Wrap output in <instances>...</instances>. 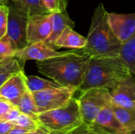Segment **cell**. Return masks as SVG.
<instances>
[{
  "mask_svg": "<svg viewBox=\"0 0 135 134\" xmlns=\"http://www.w3.org/2000/svg\"><path fill=\"white\" fill-rule=\"evenodd\" d=\"M112 103L122 107L135 105V76L131 75L110 90Z\"/></svg>",
  "mask_w": 135,
  "mask_h": 134,
  "instance_id": "7c38bea8",
  "label": "cell"
},
{
  "mask_svg": "<svg viewBox=\"0 0 135 134\" xmlns=\"http://www.w3.org/2000/svg\"><path fill=\"white\" fill-rule=\"evenodd\" d=\"M90 57L78 49L44 61H38V71L60 85L78 91L89 68Z\"/></svg>",
  "mask_w": 135,
  "mask_h": 134,
  "instance_id": "6da1fadb",
  "label": "cell"
},
{
  "mask_svg": "<svg viewBox=\"0 0 135 134\" xmlns=\"http://www.w3.org/2000/svg\"><path fill=\"white\" fill-rule=\"evenodd\" d=\"M43 2L51 13H60L66 10L67 0H43Z\"/></svg>",
  "mask_w": 135,
  "mask_h": 134,
  "instance_id": "cb8c5ba5",
  "label": "cell"
},
{
  "mask_svg": "<svg viewBox=\"0 0 135 134\" xmlns=\"http://www.w3.org/2000/svg\"><path fill=\"white\" fill-rule=\"evenodd\" d=\"M77 91L66 87L49 88L32 93L39 114L61 107L74 97Z\"/></svg>",
  "mask_w": 135,
  "mask_h": 134,
  "instance_id": "52a82bcc",
  "label": "cell"
},
{
  "mask_svg": "<svg viewBox=\"0 0 135 134\" xmlns=\"http://www.w3.org/2000/svg\"><path fill=\"white\" fill-rule=\"evenodd\" d=\"M15 125L12 122L0 119V134H6Z\"/></svg>",
  "mask_w": 135,
  "mask_h": 134,
  "instance_id": "f1b7e54d",
  "label": "cell"
},
{
  "mask_svg": "<svg viewBox=\"0 0 135 134\" xmlns=\"http://www.w3.org/2000/svg\"><path fill=\"white\" fill-rule=\"evenodd\" d=\"M108 21L115 36L122 43L135 34V13H108Z\"/></svg>",
  "mask_w": 135,
  "mask_h": 134,
  "instance_id": "30bf717a",
  "label": "cell"
},
{
  "mask_svg": "<svg viewBox=\"0 0 135 134\" xmlns=\"http://www.w3.org/2000/svg\"><path fill=\"white\" fill-rule=\"evenodd\" d=\"M119 55L129 68L132 75L135 76V34L122 44Z\"/></svg>",
  "mask_w": 135,
  "mask_h": 134,
  "instance_id": "e0dca14e",
  "label": "cell"
},
{
  "mask_svg": "<svg viewBox=\"0 0 135 134\" xmlns=\"http://www.w3.org/2000/svg\"><path fill=\"white\" fill-rule=\"evenodd\" d=\"M26 134H48L45 131H44L42 129H39V130H36V131H32V132H28V133H27Z\"/></svg>",
  "mask_w": 135,
  "mask_h": 134,
  "instance_id": "4dcf8cb0",
  "label": "cell"
},
{
  "mask_svg": "<svg viewBox=\"0 0 135 134\" xmlns=\"http://www.w3.org/2000/svg\"><path fill=\"white\" fill-rule=\"evenodd\" d=\"M4 60H5V59H4ZM4 60H1V61H0V64H1V63H2V62L4 61Z\"/></svg>",
  "mask_w": 135,
  "mask_h": 134,
  "instance_id": "836d02e7",
  "label": "cell"
},
{
  "mask_svg": "<svg viewBox=\"0 0 135 134\" xmlns=\"http://www.w3.org/2000/svg\"><path fill=\"white\" fill-rule=\"evenodd\" d=\"M27 133H28V131H27L25 129H22L19 126H15L6 134H26Z\"/></svg>",
  "mask_w": 135,
  "mask_h": 134,
  "instance_id": "f546056e",
  "label": "cell"
},
{
  "mask_svg": "<svg viewBox=\"0 0 135 134\" xmlns=\"http://www.w3.org/2000/svg\"><path fill=\"white\" fill-rule=\"evenodd\" d=\"M108 13L103 3L95 9L86 37V44L82 49H78L90 58L119 55L123 43L109 25Z\"/></svg>",
  "mask_w": 135,
  "mask_h": 134,
  "instance_id": "7a4b0ae2",
  "label": "cell"
},
{
  "mask_svg": "<svg viewBox=\"0 0 135 134\" xmlns=\"http://www.w3.org/2000/svg\"><path fill=\"white\" fill-rule=\"evenodd\" d=\"M22 70L24 67L14 57L5 59L0 64V88L9 77Z\"/></svg>",
  "mask_w": 135,
  "mask_h": 134,
  "instance_id": "ffe728a7",
  "label": "cell"
},
{
  "mask_svg": "<svg viewBox=\"0 0 135 134\" xmlns=\"http://www.w3.org/2000/svg\"><path fill=\"white\" fill-rule=\"evenodd\" d=\"M17 107L22 114L27 115L36 119L37 118L39 112L33 98V95L30 91L27 90L25 92L17 103Z\"/></svg>",
  "mask_w": 135,
  "mask_h": 134,
  "instance_id": "44dd1931",
  "label": "cell"
},
{
  "mask_svg": "<svg viewBox=\"0 0 135 134\" xmlns=\"http://www.w3.org/2000/svg\"><path fill=\"white\" fill-rule=\"evenodd\" d=\"M2 2H5V3L7 2V0H2Z\"/></svg>",
  "mask_w": 135,
  "mask_h": 134,
  "instance_id": "d6a6232c",
  "label": "cell"
},
{
  "mask_svg": "<svg viewBox=\"0 0 135 134\" xmlns=\"http://www.w3.org/2000/svg\"><path fill=\"white\" fill-rule=\"evenodd\" d=\"M87 42L86 37L80 35L72 27H66L55 43L54 48L58 50L62 47L71 49H82Z\"/></svg>",
  "mask_w": 135,
  "mask_h": 134,
  "instance_id": "5bb4252c",
  "label": "cell"
},
{
  "mask_svg": "<svg viewBox=\"0 0 135 134\" xmlns=\"http://www.w3.org/2000/svg\"><path fill=\"white\" fill-rule=\"evenodd\" d=\"M9 7L8 24L6 36L3 37L17 51L26 47L27 40V21L28 17L10 2H6Z\"/></svg>",
  "mask_w": 135,
  "mask_h": 134,
  "instance_id": "8992f818",
  "label": "cell"
},
{
  "mask_svg": "<svg viewBox=\"0 0 135 134\" xmlns=\"http://www.w3.org/2000/svg\"><path fill=\"white\" fill-rule=\"evenodd\" d=\"M66 134H110L96 123L83 122Z\"/></svg>",
  "mask_w": 135,
  "mask_h": 134,
  "instance_id": "7402d4cb",
  "label": "cell"
},
{
  "mask_svg": "<svg viewBox=\"0 0 135 134\" xmlns=\"http://www.w3.org/2000/svg\"><path fill=\"white\" fill-rule=\"evenodd\" d=\"M25 80H26L27 88L32 93L44 91V90L49 89V88L63 87L51 79L47 80V79L41 78V77L35 76V75L26 76Z\"/></svg>",
  "mask_w": 135,
  "mask_h": 134,
  "instance_id": "ac0fdd59",
  "label": "cell"
},
{
  "mask_svg": "<svg viewBox=\"0 0 135 134\" xmlns=\"http://www.w3.org/2000/svg\"><path fill=\"white\" fill-rule=\"evenodd\" d=\"M112 107L117 118L127 131L135 129V105L122 107L112 104Z\"/></svg>",
  "mask_w": 135,
  "mask_h": 134,
  "instance_id": "d6986e66",
  "label": "cell"
},
{
  "mask_svg": "<svg viewBox=\"0 0 135 134\" xmlns=\"http://www.w3.org/2000/svg\"><path fill=\"white\" fill-rule=\"evenodd\" d=\"M1 60H4V59H0V61H1Z\"/></svg>",
  "mask_w": 135,
  "mask_h": 134,
  "instance_id": "d590c367",
  "label": "cell"
},
{
  "mask_svg": "<svg viewBox=\"0 0 135 134\" xmlns=\"http://www.w3.org/2000/svg\"><path fill=\"white\" fill-rule=\"evenodd\" d=\"M15 105H13L9 101L0 98V119H2L3 117Z\"/></svg>",
  "mask_w": 135,
  "mask_h": 134,
  "instance_id": "4316f807",
  "label": "cell"
},
{
  "mask_svg": "<svg viewBox=\"0 0 135 134\" xmlns=\"http://www.w3.org/2000/svg\"><path fill=\"white\" fill-rule=\"evenodd\" d=\"M14 4L28 17L35 14H50L43 0H7Z\"/></svg>",
  "mask_w": 135,
  "mask_h": 134,
  "instance_id": "2e32d148",
  "label": "cell"
},
{
  "mask_svg": "<svg viewBox=\"0 0 135 134\" xmlns=\"http://www.w3.org/2000/svg\"><path fill=\"white\" fill-rule=\"evenodd\" d=\"M52 29V13L35 14L28 17L27 21V40L28 44L45 42Z\"/></svg>",
  "mask_w": 135,
  "mask_h": 134,
  "instance_id": "9c48e42d",
  "label": "cell"
},
{
  "mask_svg": "<svg viewBox=\"0 0 135 134\" xmlns=\"http://www.w3.org/2000/svg\"><path fill=\"white\" fill-rule=\"evenodd\" d=\"M21 114V112L20 111V110L17 108V106L13 107L2 118V120L12 122L13 124V122L18 118V117L20 116V115Z\"/></svg>",
  "mask_w": 135,
  "mask_h": 134,
  "instance_id": "83f0119b",
  "label": "cell"
},
{
  "mask_svg": "<svg viewBox=\"0 0 135 134\" xmlns=\"http://www.w3.org/2000/svg\"><path fill=\"white\" fill-rule=\"evenodd\" d=\"M0 3H2V2L1 0H0Z\"/></svg>",
  "mask_w": 135,
  "mask_h": 134,
  "instance_id": "e575fe53",
  "label": "cell"
},
{
  "mask_svg": "<svg viewBox=\"0 0 135 134\" xmlns=\"http://www.w3.org/2000/svg\"><path fill=\"white\" fill-rule=\"evenodd\" d=\"M74 21L69 17L66 10L60 13H52V29L50 36L45 42L54 48L55 41L64 31V29L68 26L74 28Z\"/></svg>",
  "mask_w": 135,
  "mask_h": 134,
  "instance_id": "9a60e30c",
  "label": "cell"
},
{
  "mask_svg": "<svg viewBox=\"0 0 135 134\" xmlns=\"http://www.w3.org/2000/svg\"><path fill=\"white\" fill-rule=\"evenodd\" d=\"M36 120L40 128L48 134H66L84 122L75 97L61 107L40 113Z\"/></svg>",
  "mask_w": 135,
  "mask_h": 134,
  "instance_id": "277c9868",
  "label": "cell"
},
{
  "mask_svg": "<svg viewBox=\"0 0 135 134\" xmlns=\"http://www.w3.org/2000/svg\"><path fill=\"white\" fill-rule=\"evenodd\" d=\"M9 7L6 3H0V39L3 38L7 31Z\"/></svg>",
  "mask_w": 135,
  "mask_h": 134,
  "instance_id": "d4e9b609",
  "label": "cell"
},
{
  "mask_svg": "<svg viewBox=\"0 0 135 134\" xmlns=\"http://www.w3.org/2000/svg\"><path fill=\"white\" fill-rule=\"evenodd\" d=\"M94 123L110 134H124L127 131L117 118L112 103L100 112Z\"/></svg>",
  "mask_w": 135,
  "mask_h": 134,
  "instance_id": "4fadbf2b",
  "label": "cell"
},
{
  "mask_svg": "<svg viewBox=\"0 0 135 134\" xmlns=\"http://www.w3.org/2000/svg\"><path fill=\"white\" fill-rule=\"evenodd\" d=\"M132 75L119 55L90 58L85 78L77 92L100 87L113 89L119 82Z\"/></svg>",
  "mask_w": 135,
  "mask_h": 134,
  "instance_id": "3957f363",
  "label": "cell"
},
{
  "mask_svg": "<svg viewBox=\"0 0 135 134\" xmlns=\"http://www.w3.org/2000/svg\"><path fill=\"white\" fill-rule=\"evenodd\" d=\"M17 51L6 39H0V59H6L14 57Z\"/></svg>",
  "mask_w": 135,
  "mask_h": 134,
  "instance_id": "484cf974",
  "label": "cell"
},
{
  "mask_svg": "<svg viewBox=\"0 0 135 134\" xmlns=\"http://www.w3.org/2000/svg\"><path fill=\"white\" fill-rule=\"evenodd\" d=\"M66 51H58L46 42H36L28 44L24 48L18 50L14 58L17 59L19 63L24 67L25 63L29 60L44 61L55 57L62 55Z\"/></svg>",
  "mask_w": 135,
  "mask_h": 134,
  "instance_id": "ba28073f",
  "label": "cell"
},
{
  "mask_svg": "<svg viewBox=\"0 0 135 134\" xmlns=\"http://www.w3.org/2000/svg\"><path fill=\"white\" fill-rule=\"evenodd\" d=\"M78 98L84 122L94 123L100 112L112 103L110 90L106 88H91L80 92Z\"/></svg>",
  "mask_w": 135,
  "mask_h": 134,
  "instance_id": "5b68a950",
  "label": "cell"
},
{
  "mask_svg": "<svg viewBox=\"0 0 135 134\" xmlns=\"http://www.w3.org/2000/svg\"><path fill=\"white\" fill-rule=\"evenodd\" d=\"M13 124L17 126H19L22 129H25V130L28 132L36 131L40 129L39 123L37 120L34 118H32L27 115L21 114L18 118L13 122Z\"/></svg>",
  "mask_w": 135,
  "mask_h": 134,
  "instance_id": "603a6c76",
  "label": "cell"
},
{
  "mask_svg": "<svg viewBox=\"0 0 135 134\" xmlns=\"http://www.w3.org/2000/svg\"><path fill=\"white\" fill-rule=\"evenodd\" d=\"M1 1H2V0H1Z\"/></svg>",
  "mask_w": 135,
  "mask_h": 134,
  "instance_id": "8d00e7d4",
  "label": "cell"
},
{
  "mask_svg": "<svg viewBox=\"0 0 135 134\" xmlns=\"http://www.w3.org/2000/svg\"><path fill=\"white\" fill-rule=\"evenodd\" d=\"M124 134H135V129L131 130H128V131H127Z\"/></svg>",
  "mask_w": 135,
  "mask_h": 134,
  "instance_id": "1f68e13d",
  "label": "cell"
},
{
  "mask_svg": "<svg viewBox=\"0 0 135 134\" xmlns=\"http://www.w3.org/2000/svg\"><path fill=\"white\" fill-rule=\"evenodd\" d=\"M25 77L24 70L9 77L0 88V98L5 99L17 106L21 96L28 90Z\"/></svg>",
  "mask_w": 135,
  "mask_h": 134,
  "instance_id": "8fae6325",
  "label": "cell"
}]
</instances>
